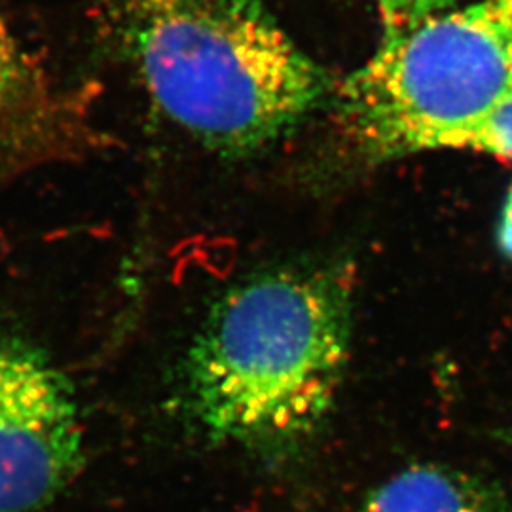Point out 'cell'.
I'll return each instance as SVG.
<instances>
[{"label":"cell","instance_id":"obj_9","mask_svg":"<svg viewBox=\"0 0 512 512\" xmlns=\"http://www.w3.org/2000/svg\"><path fill=\"white\" fill-rule=\"evenodd\" d=\"M499 245L503 253L512 260V188L509 192V198L505 203L503 215H501V224H499Z\"/></svg>","mask_w":512,"mask_h":512},{"label":"cell","instance_id":"obj_3","mask_svg":"<svg viewBox=\"0 0 512 512\" xmlns=\"http://www.w3.org/2000/svg\"><path fill=\"white\" fill-rule=\"evenodd\" d=\"M512 93V42L488 0L420 19L338 90L349 143L370 160L456 148Z\"/></svg>","mask_w":512,"mask_h":512},{"label":"cell","instance_id":"obj_1","mask_svg":"<svg viewBox=\"0 0 512 512\" xmlns=\"http://www.w3.org/2000/svg\"><path fill=\"white\" fill-rule=\"evenodd\" d=\"M351 342L346 279L329 270L255 275L213 304L183 365V408L205 439L289 458L325 421Z\"/></svg>","mask_w":512,"mask_h":512},{"label":"cell","instance_id":"obj_8","mask_svg":"<svg viewBox=\"0 0 512 512\" xmlns=\"http://www.w3.org/2000/svg\"><path fill=\"white\" fill-rule=\"evenodd\" d=\"M456 2L458 0H403V16H401V25L397 31H403L412 23L427 18V16L448 12ZM397 31H393V33H397Z\"/></svg>","mask_w":512,"mask_h":512},{"label":"cell","instance_id":"obj_2","mask_svg":"<svg viewBox=\"0 0 512 512\" xmlns=\"http://www.w3.org/2000/svg\"><path fill=\"white\" fill-rule=\"evenodd\" d=\"M122 18L154 103L222 154L274 145L327 92L323 71L258 0H122Z\"/></svg>","mask_w":512,"mask_h":512},{"label":"cell","instance_id":"obj_11","mask_svg":"<svg viewBox=\"0 0 512 512\" xmlns=\"http://www.w3.org/2000/svg\"><path fill=\"white\" fill-rule=\"evenodd\" d=\"M488 4L494 12L495 19L499 21V25L512 42V0H488Z\"/></svg>","mask_w":512,"mask_h":512},{"label":"cell","instance_id":"obj_4","mask_svg":"<svg viewBox=\"0 0 512 512\" xmlns=\"http://www.w3.org/2000/svg\"><path fill=\"white\" fill-rule=\"evenodd\" d=\"M84 463L73 384L44 349L0 327V512L50 507Z\"/></svg>","mask_w":512,"mask_h":512},{"label":"cell","instance_id":"obj_6","mask_svg":"<svg viewBox=\"0 0 512 512\" xmlns=\"http://www.w3.org/2000/svg\"><path fill=\"white\" fill-rule=\"evenodd\" d=\"M48 82V73L0 12V122L35 109L48 90Z\"/></svg>","mask_w":512,"mask_h":512},{"label":"cell","instance_id":"obj_7","mask_svg":"<svg viewBox=\"0 0 512 512\" xmlns=\"http://www.w3.org/2000/svg\"><path fill=\"white\" fill-rule=\"evenodd\" d=\"M456 148H471L512 160V93L480 124L469 129L459 139Z\"/></svg>","mask_w":512,"mask_h":512},{"label":"cell","instance_id":"obj_5","mask_svg":"<svg viewBox=\"0 0 512 512\" xmlns=\"http://www.w3.org/2000/svg\"><path fill=\"white\" fill-rule=\"evenodd\" d=\"M361 512H512V503L482 476L439 463H418L374 488Z\"/></svg>","mask_w":512,"mask_h":512},{"label":"cell","instance_id":"obj_10","mask_svg":"<svg viewBox=\"0 0 512 512\" xmlns=\"http://www.w3.org/2000/svg\"><path fill=\"white\" fill-rule=\"evenodd\" d=\"M378 4L384 18L385 33L397 31L403 16V0H378Z\"/></svg>","mask_w":512,"mask_h":512}]
</instances>
